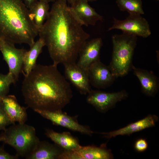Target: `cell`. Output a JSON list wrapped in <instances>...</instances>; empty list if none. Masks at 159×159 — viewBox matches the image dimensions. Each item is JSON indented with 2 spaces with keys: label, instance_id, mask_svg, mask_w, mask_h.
<instances>
[{
  "label": "cell",
  "instance_id": "20",
  "mask_svg": "<svg viewBox=\"0 0 159 159\" xmlns=\"http://www.w3.org/2000/svg\"><path fill=\"white\" fill-rule=\"evenodd\" d=\"M49 3L38 0L29 9V17L39 32L49 14Z\"/></svg>",
  "mask_w": 159,
  "mask_h": 159
},
{
  "label": "cell",
  "instance_id": "30",
  "mask_svg": "<svg viewBox=\"0 0 159 159\" xmlns=\"http://www.w3.org/2000/svg\"><path fill=\"white\" fill-rule=\"evenodd\" d=\"M4 139L3 136L1 135L0 136V142L2 141L3 142L4 140Z\"/></svg>",
  "mask_w": 159,
  "mask_h": 159
},
{
  "label": "cell",
  "instance_id": "19",
  "mask_svg": "<svg viewBox=\"0 0 159 159\" xmlns=\"http://www.w3.org/2000/svg\"><path fill=\"white\" fill-rule=\"evenodd\" d=\"M45 134L55 144L65 150H74L81 146L78 139L69 132L59 133L47 129L45 130Z\"/></svg>",
  "mask_w": 159,
  "mask_h": 159
},
{
  "label": "cell",
  "instance_id": "23",
  "mask_svg": "<svg viewBox=\"0 0 159 159\" xmlns=\"http://www.w3.org/2000/svg\"><path fill=\"white\" fill-rule=\"evenodd\" d=\"M16 82L13 76L10 73L6 74L0 73V99L7 95L10 85Z\"/></svg>",
  "mask_w": 159,
  "mask_h": 159
},
{
  "label": "cell",
  "instance_id": "9",
  "mask_svg": "<svg viewBox=\"0 0 159 159\" xmlns=\"http://www.w3.org/2000/svg\"><path fill=\"white\" fill-rule=\"evenodd\" d=\"M0 51L8 66L9 72L11 74L16 82L19 74L22 72L23 59L26 50L17 48L14 44L0 39Z\"/></svg>",
  "mask_w": 159,
  "mask_h": 159
},
{
  "label": "cell",
  "instance_id": "29",
  "mask_svg": "<svg viewBox=\"0 0 159 159\" xmlns=\"http://www.w3.org/2000/svg\"><path fill=\"white\" fill-rule=\"evenodd\" d=\"M39 0L44 1L47 2L48 3H49V2H54L58 0Z\"/></svg>",
  "mask_w": 159,
  "mask_h": 159
},
{
  "label": "cell",
  "instance_id": "26",
  "mask_svg": "<svg viewBox=\"0 0 159 159\" xmlns=\"http://www.w3.org/2000/svg\"><path fill=\"white\" fill-rule=\"evenodd\" d=\"M19 157L16 154L12 155L6 152L4 150V145L0 147V159H17Z\"/></svg>",
  "mask_w": 159,
  "mask_h": 159
},
{
  "label": "cell",
  "instance_id": "16",
  "mask_svg": "<svg viewBox=\"0 0 159 159\" xmlns=\"http://www.w3.org/2000/svg\"><path fill=\"white\" fill-rule=\"evenodd\" d=\"M131 69L140 81L142 92L149 96H154L158 92L159 88L157 77L151 71L136 67L133 65Z\"/></svg>",
  "mask_w": 159,
  "mask_h": 159
},
{
  "label": "cell",
  "instance_id": "10",
  "mask_svg": "<svg viewBox=\"0 0 159 159\" xmlns=\"http://www.w3.org/2000/svg\"><path fill=\"white\" fill-rule=\"evenodd\" d=\"M63 157L64 159H111L113 157L106 143H103L99 147L81 146L75 150L66 151Z\"/></svg>",
  "mask_w": 159,
  "mask_h": 159
},
{
  "label": "cell",
  "instance_id": "32",
  "mask_svg": "<svg viewBox=\"0 0 159 159\" xmlns=\"http://www.w3.org/2000/svg\"><path fill=\"white\" fill-rule=\"evenodd\" d=\"M159 0H157V1H159Z\"/></svg>",
  "mask_w": 159,
  "mask_h": 159
},
{
  "label": "cell",
  "instance_id": "21",
  "mask_svg": "<svg viewBox=\"0 0 159 159\" xmlns=\"http://www.w3.org/2000/svg\"><path fill=\"white\" fill-rule=\"evenodd\" d=\"M45 46L43 41L39 38L30 47V49L25 52L23 59L22 73L27 75L34 69L36 64L37 59Z\"/></svg>",
  "mask_w": 159,
  "mask_h": 159
},
{
  "label": "cell",
  "instance_id": "7",
  "mask_svg": "<svg viewBox=\"0 0 159 159\" xmlns=\"http://www.w3.org/2000/svg\"><path fill=\"white\" fill-rule=\"evenodd\" d=\"M86 101L99 112H104L114 107L118 102L127 97L128 94L125 90L108 92L91 90L87 94Z\"/></svg>",
  "mask_w": 159,
  "mask_h": 159
},
{
  "label": "cell",
  "instance_id": "11",
  "mask_svg": "<svg viewBox=\"0 0 159 159\" xmlns=\"http://www.w3.org/2000/svg\"><path fill=\"white\" fill-rule=\"evenodd\" d=\"M64 66L65 77L82 95H86L91 90L88 71L74 62Z\"/></svg>",
  "mask_w": 159,
  "mask_h": 159
},
{
  "label": "cell",
  "instance_id": "22",
  "mask_svg": "<svg viewBox=\"0 0 159 159\" xmlns=\"http://www.w3.org/2000/svg\"><path fill=\"white\" fill-rule=\"evenodd\" d=\"M116 2L121 11H126L129 14L141 15L144 13L141 0H116Z\"/></svg>",
  "mask_w": 159,
  "mask_h": 159
},
{
  "label": "cell",
  "instance_id": "27",
  "mask_svg": "<svg viewBox=\"0 0 159 159\" xmlns=\"http://www.w3.org/2000/svg\"><path fill=\"white\" fill-rule=\"evenodd\" d=\"M27 8L29 9L38 0H23Z\"/></svg>",
  "mask_w": 159,
  "mask_h": 159
},
{
  "label": "cell",
  "instance_id": "31",
  "mask_svg": "<svg viewBox=\"0 0 159 159\" xmlns=\"http://www.w3.org/2000/svg\"><path fill=\"white\" fill-rule=\"evenodd\" d=\"M85 1H87V2H92L93 1H96L97 0H84Z\"/></svg>",
  "mask_w": 159,
  "mask_h": 159
},
{
  "label": "cell",
  "instance_id": "8",
  "mask_svg": "<svg viewBox=\"0 0 159 159\" xmlns=\"http://www.w3.org/2000/svg\"><path fill=\"white\" fill-rule=\"evenodd\" d=\"M34 111L43 117L50 121L54 125L89 136H91L94 133L89 126L80 124L77 121V116H71L63 112L62 110Z\"/></svg>",
  "mask_w": 159,
  "mask_h": 159
},
{
  "label": "cell",
  "instance_id": "28",
  "mask_svg": "<svg viewBox=\"0 0 159 159\" xmlns=\"http://www.w3.org/2000/svg\"><path fill=\"white\" fill-rule=\"evenodd\" d=\"M66 1L67 2L70 4L71 6L73 4L76 0H66Z\"/></svg>",
  "mask_w": 159,
  "mask_h": 159
},
{
  "label": "cell",
  "instance_id": "12",
  "mask_svg": "<svg viewBox=\"0 0 159 159\" xmlns=\"http://www.w3.org/2000/svg\"><path fill=\"white\" fill-rule=\"evenodd\" d=\"M88 72L90 83L98 89H104L110 86L115 78L108 66L99 59L89 67Z\"/></svg>",
  "mask_w": 159,
  "mask_h": 159
},
{
  "label": "cell",
  "instance_id": "2",
  "mask_svg": "<svg viewBox=\"0 0 159 159\" xmlns=\"http://www.w3.org/2000/svg\"><path fill=\"white\" fill-rule=\"evenodd\" d=\"M24 76L22 94L25 104L34 111L61 110L70 102L72 97L70 83L57 65L36 64Z\"/></svg>",
  "mask_w": 159,
  "mask_h": 159
},
{
  "label": "cell",
  "instance_id": "17",
  "mask_svg": "<svg viewBox=\"0 0 159 159\" xmlns=\"http://www.w3.org/2000/svg\"><path fill=\"white\" fill-rule=\"evenodd\" d=\"M5 111L12 124L25 123L27 119L26 108L21 106L16 97L7 95L1 99Z\"/></svg>",
  "mask_w": 159,
  "mask_h": 159
},
{
  "label": "cell",
  "instance_id": "6",
  "mask_svg": "<svg viewBox=\"0 0 159 159\" xmlns=\"http://www.w3.org/2000/svg\"><path fill=\"white\" fill-rule=\"evenodd\" d=\"M114 29H120L123 33L143 38H147L151 34L148 21L139 14H129L123 20L114 18L113 24L108 30Z\"/></svg>",
  "mask_w": 159,
  "mask_h": 159
},
{
  "label": "cell",
  "instance_id": "3",
  "mask_svg": "<svg viewBox=\"0 0 159 159\" xmlns=\"http://www.w3.org/2000/svg\"><path fill=\"white\" fill-rule=\"evenodd\" d=\"M23 0H0V39L31 47L38 34Z\"/></svg>",
  "mask_w": 159,
  "mask_h": 159
},
{
  "label": "cell",
  "instance_id": "4",
  "mask_svg": "<svg viewBox=\"0 0 159 159\" xmlns=\"http://www.w3.org/2000/svg\"><path fill=\"white\" fill-rule=\"evenodd\" d=\"M137 39L136 36L123 32L112 36V58L108 66L115 78L125 76L131 69Z\"/></svg>",
  "mask_w": 159,
  "mask_h": 159
},
{
  "label": "cell",
  "instance_id": "18",
  "mask_svg": "<svg viewBox=\"0 0 159 159\" xmlns=\"http://www.w3.org/2000/svg\"><path fill=\"white\" fill-rule=\"evenodd\" d=\"M64 150L55 144L40 141L27 159H59Z\"/></svg>",
  "mask_w": 159,
  "mask_h": 159
},
{
  "label": "cell",
  "instance_id": "15",
  "mask_svg": "<svg viewBox=\"0 0 159 159\" xmlns=\"http://www.w3.org/2000/svg\"><path fill=\"white\" fill-rule=\"evenodd\" d=\"M70 7L83 26L95 25L98 21L103 19L102 16L86 1L76 0Z\"/></svg>",
  "mask_w": 159,
  "mask_h": 159
},
{
  "label": "cell",
  "instance_id": "1",
  "mask_svg": "<svg viewBox=\"0 0 159 159\" xmlns=\"http://www.w3.org/2000/svg\"><path fill=\"white\" fill-rule=\"evenodd\" d=\"M66 0L52 4L48 16L39 31L54 64L74 62L84 44L90 37Z\"/></svg>",
  "mask_w": 159,
  "mask_h": 159
},
{
  "label": "cell",
  "instance_id": "14",
  "mask_svg": "<svg viewBox=\"0 0 159 159\" xmlns=\"http://www.w3.org/2000/svg\"><path fill=\"white\" fill-rule=\"evenodd\" d=\"M158 120V117L156 115H150L141 120L131 123L119 129L108 132L99 133L108 139L119 135H129L133 133L154 126Z\"/></svg>",
  "mask_w": 159,
  "mask_h": 159
},
{
  "label": "cell",
  "instance_id": "25",
  "mask_svg": "<svg viewBox=\"0 0 159 159\" xmlns=\"http://www.w3.org/2000/svg\"><path fill=\"white\" fill-rule=\"evenodd\" d=\"M148 144L146 139L140 138L137 139L135 142L134 148L135 150L138 152L145 151L148 148Z\"/></svg>",
  "mask_w": 159,
  "mask_h": 159
},
{
  "label": "cell",
  "instance_id": "24",
  "mask_svg": "<svg viewBox=\"0 0 159 159\" xmlns=\"http://www.w3.org/2000/svg\"><path fill=\"white\" fill-rule=\"evenodd\" d=\"M12 123L8 116L0 99V130H4L8 125Z\"/></svg>",
  "mask_w": 159,
  "mask_h": 159
},
{
  "label": "cell",
  "instance_id": "5",
  "mask_svg": "<svg viewBox=\"0 0 159 159\" xmlns=\"http://www.w3.org/2000/svg\"><path fill=\"white\" fill-rule=\"evenodd\" d=\"M1 134L3 141L13 147L19 156L27 158L40 141L33 127L24 123L13 124Z\"/></svg>",
  "mask_w": 159,
  "mask_h": 159
},
{
  "label": "cell",
  "instance_id": "13",
  "mask_svg": "<svg viewBox=\"0 0 159 159\" xmlns=\"http://www.w3.org/2000/svg\"><path fill=\"white\" fill-rule=\"evenodd\" d=\"M102 42L100 38L87 40L83 45L78 54L77 64L86 70L94 62L100 59Z\"/></svg>",
  "mask_w": 159,
  "mask_h": 159
}]
</instances>
